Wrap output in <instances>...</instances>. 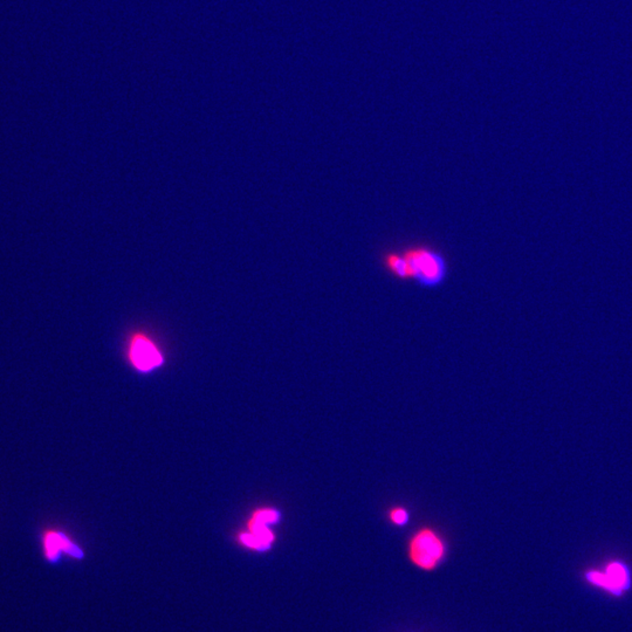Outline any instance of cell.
Listing matches in <instances>:
<instances>
[{
	"mask_svg": "<svg viewBox=\"0 0 632 632\" xmlns=\"http://www.w3.org/2000/svg\"><path fill=\"white\" fill-rule=\"evenodd\" d=\"M408 264L410 283L420 290H436L444 287L450 276V262L442 248L428 241L398 244Z\"/></svg>",
	"mask_w": 632,
	"mask_h": 632,
	"instance_id": "cell-1",
	"label": "cell"
},
{
	"mask_svg": "<svg viewBox=\"0 0 632 632\" xmlns=\"http://www.w3.org/2000/svg\"><path fill=\"white\" fill-rule=\"evenodd\" d=\"M445 547L441 537L431 530H419L410 542V558L420 568H435L444 556Z\"/></svg>",
	"mask_w": 632,
	"mask_h": 632,
	"instance_id": "cell-2",
	"label": "cell"
},
{
	"mask_svg": "<svg viewBox=\"0 0 632 632\" xmlns=\"http://www.w3.org/2000/svg\"><path fill=\"white\" fill-rule=\"evenodd\" d=\"M129 360L135 369L141 372H150L162 365V354L157 349L155 343L147 336H135L129 348Z\"/></svg>",
	"mask_w": 632,
	"mask_h": 632,
	"instance_id": "cell-3",
	"label": "cell"
},
{
	"mask_svg": "<svg viewBox=\"0 0 632 632\" xmlns=\"http://www.w3.org/2000/svg\"><path fill=\"white\" fill-rule=\"evenodd\" d=\"M378 265L396 283H410V273L398 245H386L377 255Z\"/></svg>",
	"mask_w": 632,
	"mask_h": 632,
	"instance_id": "cell-4",
	"label": "cell"
},
{
	"mask_svg": "<svg viewBox=\"0 0 632 632\" xmlns=\"http://www.w3.org/2000/svg\"><path fill=\"white\" fill-rule=\"evenodd\" d=\"M589 582L612 593H621L630 584L628 569L619 562L607 565L605 572H591L586 575Z\"/></svg>",
	"mask_w": 632,
	"mask_h": 632,
	"instance_id": "cell-5",
	"label": "cell"
},
{
	"mask_svg": "<svg viewBox=\"0 0 632 632\" xmlns=\"http://www.w3.org/2000/svg\"><path fill=\"white\" fill-rule=\"evenodd\" d=\"M61 551H65L67 554L80 558L81 556V551L80 548L76 547L65 534L55 530H48L43 535V553L50 561H55Z\"/></svg>",
	"mask_w": 632,
	"mask_h": 632,
	"instance_id": "cell-6",
	"label": "cell"
},
{
	"mask_svg": "<svg viewBox=\"0 0 632 632\" xmlns=\"http://www.w3.org/2000/svg\"><path fill=\"white\" fill-rule=\"evenodd\" d=\"M279 514L274 509H259L255 513V516L252 518V521L260 523V525H271L278 521Z\"/></svg>",
	"mask_w": 632,
	"mask_h": 632,
	"instance_id": "cell-7",
	"label": "cell"
},
{
	"mask_svg": "<svg viewBox=\"0 0 632 632\" xmlns=\"http://www.w3.org/2000/svg\"><path fill=\"white\" fill-rule=\"evenodd\" d=\"M390 519L396 525H404L409 519V516H408L406 511L398 507V509H392L390 512Z\"/></svg>",
	"mask_w": 632,
	"mask_h": 632,
	"instance_id": "cell-8",
	"label": "cell"
}]
</instances>
